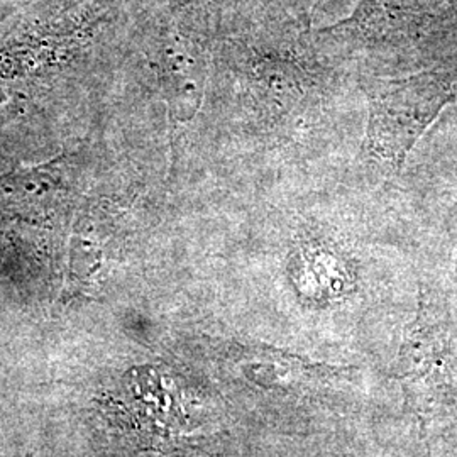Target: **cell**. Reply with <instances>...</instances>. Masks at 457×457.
<instances>
[{"instance_id":"cell-1","label":"cell","mask_w":457,"mask_h":457,"mask_svg":"<svg viewBox=\"0 0 457 457\" xmlns=\"http://www.w3.org/2000/svg\"><path fill=\"white\" fill-rule=\"evenodd\" d=\"M324 49L358 75L457 66V0H361L320 31Z\"/></svg>"},{"instance_id":"cell-2","label":"cell","mask_w":457,"mask_h":457,"mask_svg":"<svg viewBox=\"0 0 457 457\" xmlns=\"http://www.w3.org/2000/svg\"><path fill=\"white\" fill-rule=\"evenodd\" d=\"M364 128L354 168L376 183L400 179L409 156L444 111L457 100V66L409 75H358Z\"/></svg>"},{"instance_id":"cell-3","label":"cell","mask_w":457,"mask_h":457,"mask_svg":"<svg viewBox=\"0 0 457 457\" xmlns=\"http://www.w3.org/2000/svg\"><path fill=\"white\" fill-rule=\"evenodd\" d=\"M415 313L403 328L396 360L403 403L422 434L457 400L454 376L456 315L449 288L422 273L417 278Z\"/></svg>"},{"instance_id":"cell-4","label":"cell","mask_w":457,"mask_h":457,"mask_svg":"<svg viewBox=\"0 0 457 457\" xmlns=\"http://www.w3.org/2000/svg\"><path fill=\"white\" fill-rule=\"evenodd\" d=\"M395 185L425 243L457 251V100L411 151Z\"/></svg>"}]
</instances>
